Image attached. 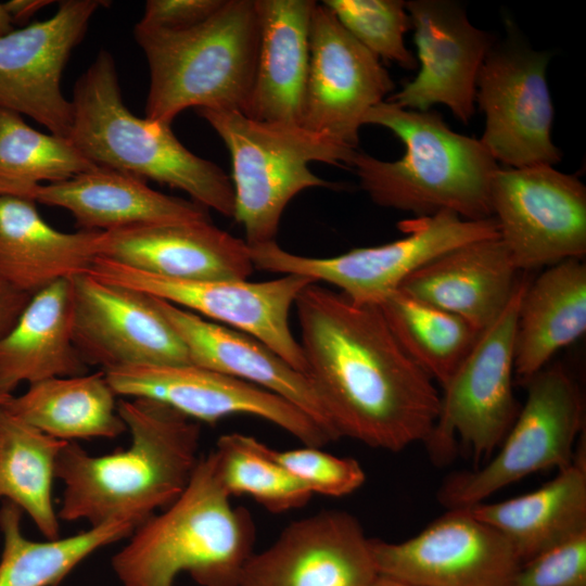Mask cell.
<instances>
[{
	"mask_svg": "<svg viewBox=\"0 0 586 586\" xmlns=\"http://www.w3.org/2000/svg\"><path fill=\"white\" fill-rule=\"evenodd\" d=\"M492 217L515 268L533 270L586 253V187L551 165L498 168Z\"/></svg>",
	"mask_w": 586,
	"mask_h": 586,
	"instance_id": "7c38bea8",
	"label": "cell"
},
{
	"mask_svg": "<svg viewBox=\"0 0 586 586\" xmlns=\"http://www.w3.org/2000/svg\"><path fill=\"white\" fill-rule=\"evenodd\" d=\"M224 0H149L140 26L162 29L192 27L216 12Z\"/></svg>",
	"mask_w": 586,
	"mask_h": 586,
	"instance_id": "f35d334b",
	"label": "cell"
},
{
	"mask_svg": "<svg viewBox=\"0 0 586 586\" xmlns=\"http://www.w3.org/2000/svg\"><path fill=\"white\" fill-rule=\"evenodd\" d=\"M378 575L359 521L333 509L290 523L253 552L238 586H369Z\"/></svg>",
	"mask_w": 586,
	"mask_h": 586,
	"instance_id": "ffe728a7",
	"label": "cell"
},
{
	"mask_svg": "<svg viewBox=\"0 0 586 586\" xmlns=\"http://www.w3.org/2000/svg\"><path fill=\"white\" fill-rule=\"evenodd\" d=\"M88 365L73 340L69 279L34 294L14 327L0 339V393L24 382L86 374Z\"/></svg>",
	"mask_w": 586,
	"mask_h": 586,
	"instance_id": "4316f807",
	"label": "cell"
},
{
	"mask_svg": "<svg viewBox=\"0 0 586 586\" xmlns=\"http://www.w3.org/2000/svg\"><path fill=\"white\" fill-rule=\"evenodd\" d=\"M322 4L379 60L395 62L406 69L417 67V59L404 40L411 29L405 1L326 0Z\"/></svg>",
	"mask_w": 586,
	"mask_h": 586,
	"instance_id": "d590c367",
	"label": "cell"
},
{
	"mask_svg": "<svg viewBox=\"0 0 586 586\" xmlns=\"http://www.w3.org/2000/svg\"><path fill=\"white\" fill-rule=\"evenodd\" d=\"M53 3L49 0H10L4 4L11 18L17 23H25L43 7Z\"/></svg>",
	"mask_w": 586,
	"mask_h": 586,
	"instance_id": "60d3db41",
	"label": "cell"
},
{
	"mask_svg": "<svg viewBox=\"0 0 586 586\" xmlns=\"http://www.w3.org/2000/svg\"><path fill=\"white\" fill-rule=\"evenodd\" d=\"M23 511L4 500L0 507V586H56L97 550L132 533L124 522L90 526L78 534L36 542L22 531Z\"/></svg>",
	"mask_w": 586,
	"mask_h": 586,
	"instance_id": "1f68e13d",
	"label": "cell"
},
{
	"mask_svg": "<svg viewBox=\"0 0 586 586\" xmlns=\"http://www.w3.org/2000/svg\"><path fill=\"white\" fill-rule=\"evenodd\" d=\"M511 544L520 563L586 532L585 460L574 462L538 489L468 508Z\"/></svg>",
	"mask_w": 586,
	"mask_h": 586,
	"instance_id": "f1b7e54d",
	"label": "cell"
},
{
	"mask_svg": "<svg viewBox=\"0 0 586 586\" xmlns=\"http://www.w3.org/2000/svg\"><path fill=\"white\" fill-rule=\"evenodd\" d=\"M366 124L390 129L405 145L393 162L355 151L349 166L372 202L416 217L451 212L468 220L492 218L489 189L499 166L480 139L454 131L435 111L390 101L370 109Z\"/></svg>",
	"mask_w": 586,
	"mask_h": 586,
	"instance_id": "3957f363",
	"label": "cell"
},
{
	"mask_svg": "<svg viewBox=\"0 0 586 586\" xmlns=\"http://www.w3.org/2000/svg\"><path fill=\"white\" fill-rule=\"evenodd\" d=\"M94 167L67 138L42 133L21 115L0 110V195L35 202L43 182H61Z\"/></svg>",
	"mask_w": 586,
	"mask_h": 586,
	"instance_id": "836d02e7",
	"label": "cell"
},
{
	"mask_svg": "<svg viewBox=\"0 0 586 586\" xmlns=\"http://www.w3.org/2000/svg\"><path fill=\"white\" fill-rule=\"evenodd\" d=\"M107 3L64 0L50 18L0 38V110L27 115L68 139L73 105L62 93L61 76L90 18Z\"/></svg>",
	"mask_w": 586,
	"mask_h": 586,
	"instance_id": "ac0fdd59",
	"label": "cell"
},
{
	"mask_svg": "<svg viewBox=\"0 0 586 586\" xmlns=\"http://www.w3.org/2000/svg\"><path fill=\"white\" fill-rule=\"evenodd\" d=\"M133 34L150 69L145 118L170 125L189 107L246 113L259 46L254 0H224L192 27L136 24Z\"/></svg>",
	"mask_w": 586,
	"mask_h": 586,
	"instance_id": "8992f818",
	"label": "cell"
},
{
	"mask_svg": "<svg viewBox=\"0 0 586 586\" xmlns=\"http://www.w3.org/2000/svg\"><path fill=\"white\" fill-rule=\"evenodd\" d=\"M68 140L97 166L182 190L205 208L232 217L231 179L189 151L170 125L140 118L124 104L115 61L101 50L76 81Z\"/></svg>",
	"mask_w": 586,
	"mask_h": 586,
	"instance_id": "5b68a950",
	"label": "cell"
},
{
	"mask_svg": "<svg viewBox=\"0 0 586 586\" xmlns=\"http://www.w3.org/2000/svg\"><path fill=\"white\" fill-rule=\"evenodd\" d=\"M100 256L149 273L188 280H246L250 247L211 220L102 231Z\"/></svg>",
	"mask_w": 586,
	"mask_h": 586,
	"instance_id": "44dd1931",
	"label": "cell"
},
{
	"mask_svg": "<svg viewBox=\"0 0 586 586\" xmlns=\"http://www.w3.org/2000/svg\"><path fill=\"white\" fill-rule=\"evenodd\" d=\"M151 296V295H150ZM152 297L183 342L191 364L252 383L305 412L335 441V433L309 377L259 340Z\"/></svg>",
	"mask_w": 586,
	"mask_h": 586,
	"instance_id": "7402d4cb",
	"label": "cell"
},
{
	"mask_svg": "<svg viewBox=\"0 0 586 586\" xmlns=\"http://www.w3.org/2000/svg\"><path fill=\"white\" fill-rule=\"evenodd\" d=\"M117 411L130 445L107 455L67 442L56 460L64 489L59 519L90 526L124 522L137 527L174 502L200 460L201 425L174 408L143 398H120Z\"/></svg>",
	"mask_w": 586,
	"mask_h": 586,
	"instance_id": "7a4b0ae2",
	"label": "cell"
},
{
	"mask_svg": "<svg viewBox=\"0 0 586 586\" xmlns=\"http://www.w3.org/2000/svg\"><path fill=\"white\" fill-rule=\"evenodd\" d=\"M35 202L68 211L82 230L211 220L208 209L192 200L161 193L142 178L102 166L41 186Z\"/></svg>",
	"mask_w": 586,
	"mask_h": 586,
	"instance_id": "cb8c5ba5",
	"label": "cell"
},
{
	"mask_svg": "<svg viewBox=\"0 0 586 586\" xmlns=\"http://www.w3.org/2000/svg\"><path fill=\"white\" fill-rule=\"evenodd\" d=\"M404 238L330 257L290 253L276 241L249 245L254 268L298 275L339 289L356 304L379 306L418 269L463 244L499 237L496 220H468L451 212L398 224Z\"/></svg>",
	"mask_w": 586,
	"mask_h": 586,
	"instance_id": "ba28073f",
	"label": "cell"
},
{
	"mask_svg": "<svg viewBox=\"0 0 586 586\" xmlns=\"http://www.w3.org/2000/svg\"><path fill=\"white\" fill-rule=\"evenodd\" d=\"M528 282H519L498 318L481 332L463 362L443 386L440 409L424 443L444 463L459 440L474 460L486 459L501 444L519 412L513 394L514 337L520 300Z\"/></svg>",
	"mask_w": 586,
	"mask_h": 586,
	"instance_id": "30bf717a",
	"label": "cell"
},
{
	"mask_svg": "<svg viewBox=\"0 0 586 586\" xmlns=\"http://www.w3.org/2000/svg\"><path fill=\"white\" fill-rule=\"evenodd\" d=\"M518 271L500 238L494 237L442 254L409 276L399 290L482 332L512 298Z\"/></svg>",
	"mask_w": 586,
	"mask_h": 586,
	"instance_id": "603a6c76",
	"label": "cell"
},
{
	"mask_svg": "<svg viewBox=\"0 0 586 586\" xmlns=\"http://www.w3.org/2000/svg\"><path fill=\"white\" fill-rule=\"evenodd\" d=\"M255 437L221 435L213 451L219 480L232 495H247L273 513L305 506L314 495L302 482L257 447Z\"/></svg>",
	"mask_w": 586,
	"mask_h": 586,
	"instance_id": "e575fe53",
	"label": "cell"
},
{
	"mask_svg": "<svg viewBox=\"0 0 586 586\" xmlns=\"http://www.w3.org/2000/svg\"><path fill=\"white\" fill-rule=\"evenodd\" d=\"M380 60L323 4L309 25V65L300 126L356 150L366 113L394 90Z\"/></svg>",
	"mask_w": 586,
	"mask_h": 586,
	"instance_id": "5bb4252c",
	"label": "cell"
},
{
	"mask_svg": "<svg viewBox=\"0 0 586 586\" xmlns=\"http://www.w3.org/2000/svg\"><path fill=\"white\" fill-rule=\"evenodd\" d=\"M30 298L0 279V339L14 327Z\"/></svg>",
	"mask_w": 586,
	"mask_h": 586,
	"instance_id": "ab89813d",
	"label": "cell"
},
{
	"mask_svg": "<svg viewBox=\"0 0 586 586\" xmlns=\"http://www.w3.org/2000/svg\"><path fill=\"white\" fill-rule=\"evenodd\" d=\"M257 447L313 494L342 497L357 491L366 481L362 467L354 458L337 457L310 446L277 450L257 441Z\"/></svg>",
	"mask_w": 586,
	"mask_h": 586,
	"instance_id": "8d00e7d4",
	"label": "cell"
},
{
	"mask_svg": "<svg viewBox=\"0 0 586 586\" xmlns=\"http://www.w3.org/2000/svg\"><path fill=\"white\" fill-rule=\"evenodd\" d=\"M213 451L200 457L181 495L133 528L111 560L122 586H174L188 573L200 586H238L253 553L251 513L234 507Z\"/></svg>",
	"mask_w": 586,
	"mask_h": 586,
	"instance_id": "277c9868",
	"label": "cell"
},
{
	"mask_svg": "<svg viewBox=\"0 0 586 586\" xmlns=\"http://www.w3.org/2000/svg\"><path fill=\"white\" fill-rule=\"evenodd\" d=\"M36 202L0 195V279L34 295L86 273L100 256L102 231L63 232L39 214Z\"/></svg>",
	"mask_w": 586,
	"mask_h": 586,
	"instance_id": "484cf974",
	"label": "cell"
},
{
	"mask_svg": "<svg viewBox=\"0 0 586 586\" xmlns=\"http://www.w3.org/2000/svg\"><path fill=\"white\" fill-rule=\"evenodd\" d=\"M549 60V53L535 51L511 35L492 47L480 68L475 102L485 116L480 141L508 167L553 166L561 160L551 140Z\"/></svg>",
	"mask_w": 586,
	"mask_h": 586,
	"instance_id": "4fadbf2b",
	"label": "cell"
},
{
	"mask_svg": "<svg viewBox=\"0 0 586 586\" xmlns=\"http://www.w3.org/2000/svg\"><path fill=\"white\" fill-rule=\"evenodd\" d=\"M379 306L403 349L442 387L463 362L481 334L464 319L400 290Z\"/></svg>",
	"mask_w": 586,
	"mask_h": 586,
	"instance_id": "d6a6232c",
	"label": "cell"
},
{
	"mask_svg": "<svg viewBox=\"0 0 586 586\" xmlns=\"http://www.w3.org/2000/svg\"><path fill=\"white\" fill-rule=\"evenodd\" d=\"M12 395H3L0 393V405L5 404Z\"/></svg>",
	"mask_w": 586,
	"mask_h": 586,
	"instance_id": "ee69618b",
	"label": "cell"
},
{
	"mask_svg": "<svg viewBox=\"0 0 586 586\" xmlns=\"http://www.w3.org/2000/svg\"><path fill=\"white\" fill-rule=\"evenodd\" d=\"M369 586H417L392 577L378 575Z\"/></svg>",
	"mask_w": 586,
	"mask_h": 586,
	"instance_id": "7bdbcfd3",
	"label": "cell"
},
{
	"mask_svg": "<svg viewBox=\"0 0 586 586\" xmlns=\"http://www.w3.org/2000/svg\"><path fill=\"white\" fill-rule=\"evenodd\" d=\"M97 279L169 302L203 318L244 332L270 347L289 365L307 374L289 313L300 293L315 281L298 275L247 280H188L162 277L97 257L88 271Z\"/></svg>",
	"mask_w": 586,
	"mask_h": 586,
	"instance_id": "8fae6325",
	"label": "cell"
},
{
	"mask_svg": "<svg viewBox=\"0 0 586 586\" xmlns=\"http://www.w3.org/2000/svg\"><path fill=\"white\" fill-rule=\"evenodd\" d=\"M104 373L117 396L153 399L192 420L216 423L229 416L247 415L279 426L304 446L321 448L334 442L305 412L280 396L193 364L130 365Z\"/></svg>",
	"mask_w": 586,
	"mask_h": 586,
	"instance_id": "9a60e30c",
	"label": "cell"
},
{
	"mask_svg": "<svg viewBox=\"0 0 586 586\" xmlns=\"http://www.w3.org/2000/svg\"><path fill=\"white\" fill-rule=\"evenodd\" d=\"M66 443L0 405V498L27 513L47 539L60 537L52 486L59 453Z\"/></svg>",
	"mask_w": 586,
	"mask_h": 586,
	"instance_id": "4dcf8cb0",
	"label": "cell"
},
{
	"mask_svg": "<svg viewBox=\"0 0 586 586\" xmlns=\"http://www.w3.org/2000/svg\"><path fill=\"white\" fill-rule=\"evenodd\" d=\"M370 546L379 575L417 586H513L521 564L508 539L468 508L449 509L407 540Z\"/></svg>",
	"mask_w": 586,
	"mask_h": 586,
	"instance_id": "2e32d148",
	"label": "cell"
},
{
	"mask_svg": "<svg viewBox=\"0 0 586 586\" xmlns=\"http://www.w3.org/2000/svg\"><path fill=\"white\" fill-rule=\"evenodd\" d=\"M13 20L3 3H0V38L13 31Z\"/></svg>",
	"mask_w": 586,
	"mask_h": 586,
	"instance_id": "b9f144b4",
	"label": "cell"
},
{
	"mask_svg": "<svg viewBox=\"0 0 586 586\" xmlns=\"http://www.w3.org/2000/svg\"><path fill=\"white\" fill-rule=\"evenodd\" d=\"M259 27L247 117L300 125L309 65V25L316 1L254 0Z\"/></svg>",
	"mask_w": 586,
	"mask_h": 586,
	"instance_id": "d4e9b609",
	"label": "cell"
},
{
	"mask_svg": "<svg viewBox=\"0 0 586 586\" xmlns=\"http://www.w3.org/2000/svg\"><path fill=\"white\" fill-rule=\"evenodd\" d=\"M73 340L87 365L191 364L188 351L152 297L89 272L69 278Z\"/></svg>",
	"mask_w": 586,
	"mask_h": 586,
	"instance_id": "e0dca14e",
	"label": "cell"
},
{
	"mask_svg": "<svg viewBox=\"0 0 586 586\" xmlns=\"http://www.w3.org/2000/svg\"><path fill=\"white\" fill-rule=\"evenodd\" d=\"M526 399L500 450L483 468L450 476L438 492L449 509L470 508L495 492L542 470L559 471L575 460L582 431V392L561 365L546 366L525 383Z\"/></svg>",
	"mask_w": 586,
	"mask_h": 586,
	"instance_id": "9c48e42d",
	"label": "cell"
},
{
	"mask_svg": "<svg viewBox=\"0 0 586 586\" xmlns=\"http://www.w3.org/2000/svg\"><path fill=\"white\" fill-rule=\"evenodd\" d=\"M294 305L307 375L337 436L387 451L424 444L441 395L380 306L356 304L317 282Z\"/></svg>",
	"mask_w": 586,
	"mask_h": 586,
	"instance_id": "6da1fadb",
	"label": "cell"
},
{
	"mask_svg": "<svg viewBox=\"0 0 586 586\" xmlns=\"http://www.w3.org/2000/svg\"><path fill=\"white\" fill-rule=\"evenodd\" d=\"M226 144L232 166L233 218L247 245L276 241L289 202L308 188H335L309 169L311 162L349 166L355 151L300 125L256 120L241 112L196 109Z\"/></svg>",
	"mask_w": 586,
	"mask_h": 586,
	"instance_id": "52a82bcc",
	"label": "cell"
},
{
	"mask_svg": "<svg viewBox=\"0 0 586 586\" xmlns=\"http://www.w3.org/2000/svg\"><path fill=\"white\" fill-rule=\"evenodd\" d=\"M116 397L101 370L29 384L23 394L12 395L2 406L56 440L76 442L114 438L127 431Z\"/></svg>",
	"mask_w": 586,
	"mask_h": 586,
	"instance_id": "f546056e",
	"label": "cell"
},
{
	"mask_svg": "<svg viewBox=\"0 0 586 586\" xmlns=\"http://www.w3.org/2000/svg\"><path fill=\"white\" fill-rule=\"evenodd\" d=\"M585 331V263L571 258L547 267L527 283L520 300L514 337L518 379L524 384Z\"/></svg>",
	"mask_w": 586,
	"mask_h": 586,
	"instance_id": "83f0119b",
	"label": "cell"
},
{
	"mask_svg": "<svg viewBox=\"0 0 586 586\" xmlns=\"http://www.w3.org/2000/svg\"><path fill=\"white\" fill-rule=\"evenodd\" d=\"M513 586H586V532L521 563Z\"/></svg>",
	"mask_w": 586,
	"mask_h": 586,
	"instance_id": "74e56055",
	"label": "cell"
},
{
	"mask_svg": "<svg viewBox=\"0 0 586 586\" xmlns=\"http://www.w3.org/2000/svg\"><path fill=\"white\" fill-rule=\"evenodd\" d=\"M405 5L420 69L387 101L413 111L444 104L458 120L469 123L477 75L494 46L492 36L473 26L463 8L453 1L411 0Z\"/></svg>",
	"mask_w": 586,
	"mask_h": 586,
	"instance_id": "d6986e66",
	"label": "cell"
}]
</instances>
